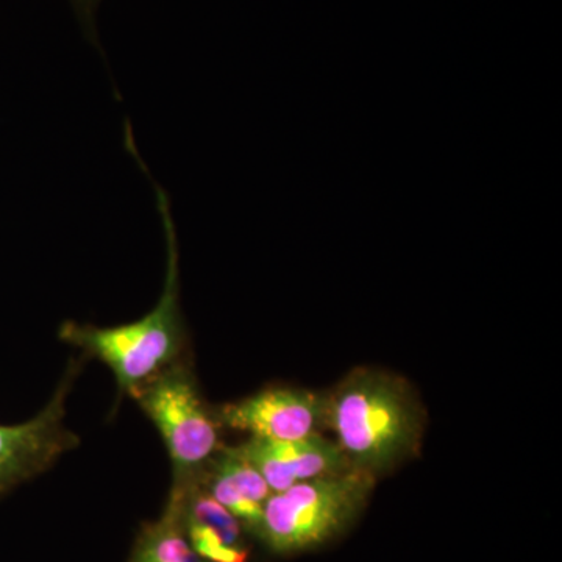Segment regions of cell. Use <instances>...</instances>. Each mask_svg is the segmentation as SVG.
Returning <instances> with one entry per match:
<instances>
[{"instance_id":"obj_1","label":"cell","mask_w":562,"mask_h":562,"mask_svg":"<svg viewBox=\"0 0 562 562\" xmlns=\"http://www.w3.org/2000/svg\"><path fill=\"white\" fill-rule=\"evenodd\" d=\"M124 146L154 184L165 228L168 247V268L165 284L157 305L146 316L117 325L101 328L92 324L63 322L61 341L79 347L85 353L98 358L109 366L121 392L132 395L144 383L154 379L162 369L183 358L187 349V327L180 302V250L176 224L172 220L171 199L168 191L151 179L149 168L140 158L131 122L124 125Z\"/></svg>"},{"instance_id":"obj_2","label":"cell","mask_w":562,"mask_h":562,"mask_svg":"<svg viewBox=\"0 0 562 562\" xmlns=\"http://www.w3.org/2000/svg\"><path fill=\"white\" fill-rule=\"evenodd\" d=\"M327 425L351 468L376 475L417 450L422 413L401 380L358 369L327 397Z\"/></svg>"},{"instance_id":"obj_3","label":"cell","mask_w":562,"mask_h":562,"mask_svg":"<svg viewBox=\"0 0 562 562\" xmlns=\"http://www.w3.org/2000/svg\"><path fill=\"white\" fill-rule=\"evenodd\" d=\"M373 486L375 475L349 469L277 492L265 503L258 536L273 553L316 549L357 517Z\"/></svg>"},{"instance_id":"obj_4","label":"cell","mask_w":562,"mask_h":562,"mask_svg":"<svg viewBox=\"0 0 562 562\" xmlns=\"http://www.w3.org/2000/svg\"><path fill=\"white\" fill-rule=\"evenodd\" d=\"M160 431L172 462V487L198 482L222 449L216 412L203 402L190 362L180 358L131 395Z\"/></svg>"},{"instance_id":"obj_5","label":"cell","mask_w":562,"mask_h":562,"mask_svg":"<svg viewBox=\"0 0 562 562\" xmlns=\"http://www.w3.org/2000/svg\"><path fill=\"white\" fill-rule=\"evenodd\" d=\"M79 362H70L54 397L38 416L20 425H0V494L46 472L79 446V436L65 424L66 398L79 375Z\"/></svg>"},{"instance_id":"obj_6","label":"cell","mask_w":562,"mask_h":562,"mask_svg":"<svg viewBox=\"0 0 562 562\" xmlns=\"http://www.w3.org/2000/svg\"><path fill=\"white\" fill-rule=\"evenodd\" d=\"M216 416L222 427L250 438L295 441L321 435L327 425V397L301 387H268L222 406Z\"/></svg>"},{"instance_id":"obj_7","label":"cell","mask_w":562,"mask_h":562,"mask_svg":"<svg viewBox=\"0 0 562 562\" xmlns=\"http://www.w3.org/2000/svg\"><path fill=\"white\" fill-rule=\"evenodd\" d=\"M232 450L260 472L272 494L353 469L338 442L322 435L295 441L250 438Z\"/></svg>"},{"instance_id":"obj_8","label":"cell","mask_w":562,"mask_h":562,"mask_svg":"<svg viewBox=\"0 0 562 562\" xmlns=\"http://www.w3.org/2000/svg\"><path fill=\"white\" fill-rule=\"evenodd\" d=\"M183 490V527L188 541L206 562H249L243 524L199 486Z\"/></svg>"},{"instance_id":"obj_9","label":"cell","mask_w":562,"mask_h":562,"mask_svg":"<svg viewBox=\"0 0 562 562\" xmlns=\"http://www.w3.org/2000/svg\"><path fill=\"white\" fill-rule=\"evenodd\" d=\"M199 486L209 492L214 501L244 525L258 532L265 503L272 491L260 472L233 452L232 447H222L211 458L198 479Z\"/></svg>"},{"instance_id":"obj_10","label":"cell","mask_w":562,"mask_h":562,"mask_svg":"<svg viewBox=\"0 0 562 562\" xmlns=\"http://www.w3.org/2000/svg\"><path fill=\"white\" fill-rule=\"evenodd\" d=\"M181 513L183 490L172 487L161 516L140 528L128 562H206L188 541Z\"/></svg>"},{"instance_id":"obj_11","label":"cell","mask_w":562,"mask_h":562,"mask_svg":"<svg viewBox=\"0 0 562 562\" xmlns=\"http://www.w3.org/2000/svg\"><path fill=\"white\" fill-rule=\"evenodd\" d=\"M74 11H76L77 20L80 21L81 29L88 40L99 47L98 31H95V11L102 0H69Z\"/></svg>"}]
</instances>
